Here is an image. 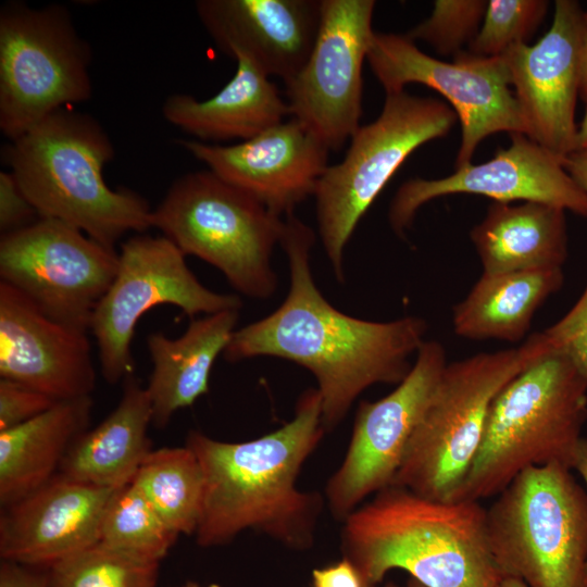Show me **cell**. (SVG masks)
I'll list each match as a JSON object with an SVG mask.
<instances>
[{"mask_svg": "<svg viewBox=\"0 0 587 587\" xmlns=\"http://www.w3.org/2000/svg\"><path fill=\"white\" fill-rule=\"evenodd\" d=\"M315 233L294 213L285 216L279 246L289 289L267 316L236 329L223 353L228 362L257 357L291 361L311 372L322 398L323 424L334 429L355 399L376 384L401 383L410 358L425 341L417 316L375 322L348 315L325 299L311 268Z\"/></svg>", "mask_w": 587, "mask_h": 587, "instance_id": "obj_1", "label": "cell"}, {"mask_svg": "<svg viewBox=\"0 0 587 587\" xmlns=\"http://www.w3.org/2000/svg\"><path fill=\"white\" fill-rule=\"evenodd\" d=\"M325 432L316 388L302 392L292 420L259 438L228 442L190 430L185 446L204 476L197 544L221 546L253 529L294 549L310 548L323 499L299 490L297 478Z\"/></svg>", "mask_w": 587, "mask_h": 587, "instance_id": "obj_2", "label": "cell"}, {"mask_svg": "<svg viewBox=\"0 0 587 587\" xmlns=\"http://www.w3.org/2000/svg\"><path fill=\"white\" fill-rule=\"evenodd\" d=\"M344 555L366 587L403 570L425 587H497L479 501H441L390 485L344 520Z\"/></svg>", "mask_w": 587, "mask_h": 587, "instance_id": "obj_3", "label": "cell"}, {"mask_svg": "<svg viewBox=\"0 0 587 587\" xmlns=\"http://www.w3.org/2000/svg\"><path fill=\"white\" fill-rule=\"evenodd\" d=\"M10 141L4 161L40 218L65 223L110 248L128 232L152 227L153 209L142 196L105 183L103 168L115 150L90 114L60 109Z\"/></svg>", "mask_w": 587, "mask_h": 587, "instance_id": "obj_4", "label": "cell"}, {"mask_svg": "<svg viewBox=\"0 0 587 587\" xmlns=\"http://www.w3.org/2000/svg\"><path fill=\"white\" fill-rule=\"evenodd\" d=\"M586 421L587 379L550 347L492 401L477 452L451 501L497 496L532 466L561 463L573 470Z\"/></svg>", "mask_w": 587, "mask_h": 587, "instance_id": "obj_5", "label": "cell"}, {"mask_svg": "<svg viewBox=\"0 0 587 587\" xmlns=\"http://www.w3.org/2000/svg\"><path fill=\"white\" fill-rule=\"evenodd\" d=\"M544 333L517 348L448 363L407 446L391 485L451 501L479 447L498 394L550 348Z\"/></svg>", "mask_w": 587, "mask_h": 587, "instance_id": "obj_6", "label": "cell"}, {"mask_svg": "<svg viewBox=\"0 0 587 587\" xmlns=\"http://www.w3.org/2000/svg\"><path fill=\"white\" fill-rule=\"evenodd\" d=\"M561 463L520 473L486 509L503 577L527 587H586L587 490Z\"/></svg>", "mask_w": 587, "mask_h": 587, "instance_id": "obj_7", "label": "cell"}, {"mask_svg": "<svg viewBox=\"0 0 587 587\" xmlns=\"http://www.w3.org/2000/svg\"><path fill=\"white\" fill-rule=\"evenodd\" d=\"M285 220L210 170L176 178L153 209L152 227L185 255L216 267L239 294L271 298L278 279L272 267Z\"/></svg>", "mask_w": 587, "mask_h": 587, "instance_id": "obj_8", "label": "cell"}, {"mask_svg": "<svg viewBox=\"0 0 587 587\" xmlns=\"http://www.w3.org/2000/svg\"><path fill=\"white\" fill-rule=\"evenodd\" d=\"M458 116L446 102L405 90L386 93L375 121L361 125L341 162L329 165L315 192L319 235L336 278L344 283L345 250L360 220L408 157L447 136Z\"/></svg>", "mask_w": 587, "mask_h": 587, "instance_id": "obj_9", "label": "cell"}, {"mask_svg": "<svg viewBox=\"0 0 587 587\" xmlns=\"http://www.w3.org/2000/svg\"><path fill=\"white\" fill-rule=\"evenodd\" d=\"M91 48L67 8L10 2L0 10V129L14 140L92 96Z\"/></svg>", "mask_w": 587, "mask_h": 587, "instance_id": "obj_10", "label": "cell"}, {"mask_svg": "<svg viewBox=\"0 0 587 587\" xmlns=\"http://www.w3.org/2000/svg\"><path fill=\"white\" fill-rule=\"evenodd\" d=\"M185 257L164 236L141 233L121 245L116 274L89 325L107 383L123 382L134 373L132 340L138 321L152 308L172 304L191 319L241 309L237 295L207 288L188 267Z\"/></svg>", "mask_w": 587, "mask_h": 587, "instance_id": "obj_11", "label": "cell"}, {"mask_svg": "<svg viewBox=\"0 0 587 587\" xmlns=\"http://www.w3.org/2000/svg\"><path fill=\"white\" fill-rule=\"evenodd\" d=\"M366 60L385 93L421 84L449 102L461 124L455 168L472 163L475 150L490 135H525L502 57H482L464 50L447 62L423 52L405 35L375 32Z\"/></svg>", "mask_w": 587, "mask_h": 587, "instance_id": "obj_12", "label": "cell"}, {"mask_svg": "<svg viewBox=\"0 0 587 587\" xmlns=\"http://www.w3.org/2000/svg\"><path fill=\"white\" fill-rule=\"evenodd\" d=\"M118 252L51 218L1 235V282L45 314L88 330L92 313L116 274Z\"/></svg>", "mask_w": 587, "mask_h": 587, "instance_id": "obj_13", "label": "cell"}, {"mask_svg": "<svg viewBox=\"0 0 587 587\" xmlns=\"http://www.w3.org/2000/svg\"><path fill=\"white\" fill-rule=\"evenodd\" d=\"M374 0H322L308 61L285 83L289 114L328 150L351 139L362 113V66L374 35Z\"/></svg>", "mask_w": 587, "mask_h": 587, "instance_id": "obj_14", "label": "cell"}, {"mask_svg": "<svg viewBox=\"0 0 587 587\" xmlns=\"http://www.w3.org/2000/svg\"><path fill=\"white\" fill-rule=\"evenodd\" d=\"M445 347L424 341L407 377L387 396L362 401L347 453L326 484L333 515L344 520L370 495L390 486L411 435L447 366Z\"/></svg>", "mask_w": 587, "mask_h": 587, "instance_id": "obj_15", "label": "cell"}, {"mask_svg": "<svg viewBox=\"0 0 587 587\" xmlns=\"http://www.w3.org/2000/svg\"><path fill=\"white\" fill-rule=\"evenodd\" d=\"M510 140L508 148L484 163H470L441 178L404 182L388 211L394 232L403 235L421 207L455 193L484 196L495 202H541L587 217V193L566 171L564 159L524 134H511Z\"/></svg>", "mask_w": 587, "mask_h": 587, "instance_id": "obj_16", "label": "cell"}, {"mask_svg": "<svg viewBox=\"0 0 587 587\" xmlns=\"http://www.w3.org/2000/svg\"><path fill=\"white\" fill-rule=\"evenodd\" d=\"M583 12L576 0H557L547 33L536 43L516 45L501 55L525 135L564 160L576 150Z\"/></svg>", "mask_w": 587, "mask_h": 587, "instance_id": "obj_17", "label": "cell"}, {"mask_svg": "<svg viewBox=\"0 0 587 587\" xmlns=\"http://www.w3.org/2000/svg\"><path fill=\"white\" fill-rule=\"evenodd\" d=\"M178 143L278 216L294 213L299 203L314 196L329 166L328 148L294 117L235 145L186 139Z\"/></svg>", "mask_w": 587, "mask_h": 587, "instance_id": "obj_18", "label": "cell"}, {"mask_svg": "<svg viewBox=\"0 0 587 587\" xmlns=\"http://www.w3.org/2000/svg\"><path fill=\"white\" fill-rule=\"evenodd\" d=\"M0 376L55 401L91 396L96 370L87 330L51 319L0 282Z\"/></svg>", "mask_w": 587, "mask_h": 587, "instance_id": "obj_19", "label": "cell"}, {"mask_svg": "<svg viewBox=\"0 0 587 587\" xmlns=\"http://www.w3.org/2000/svg\"><path fill=\"white\" fill-rule=\"evenodd\" d=\"M117 489L57 474L40 488L2 507L1 560L50 567L99 542L104 510Z\"/></svg>", "mask_w": 587, "mask_h": 587, "instance_id": "obj_20", "label": "cell"}, {"mask_svg": "<svg viewBox=\"0 0 587 587\" xmlns=\"http://www.w3.org/2000/svg\"><path fill=\"white\" fill-rule=\"evenodd\" d=\"M197 15L218 49L288 82L308 61L322 0H199Z\"/></svg>", "mask_w": 587, "mask_h": 587, "instance_id": "obj_21", "label": "cell"}, {"mask_svg": "<svg viewBox=\"0 0 587 587\" xmlns=\"http://www.w3.org/2000/svg\"><path fill=\"white\" fill-rule=\"evenodd\" d=\"M239 311L224 310L191 319L175 339L162 332L148 335L152 370L146 388L152 425L165 427L175 412L191 407L208 392L210 373L236 330Z\"/></svg>", "mask_w": 587, "mask_h": 587, "instance_id": "obj_22", "label": "cell"}, {"mask_svg": "<svg viewBox=\"0 0 587 587\" xmlns=\"http://www.w3.org/2000/svg\"><path fill=\"white\" fill-rule=\"evenodd\" d=\"M234 77L213 97L174 93L162 105L164 118L199 139H250L289 114L277 86L249 59L238 55Z\"/></svg>", "mask_w": 587, "mask_h": 587, "instance_id": "obj_23", "label": "cell"}, {"mask_svg": "<svg viewBox=\"0 0 587 587\" xmlns=\"http://www.w3.org/2000/svg\"><path fill=\"white\" fill-rule=\"evenodd\" d=\"M152 407L147 388L135 373L123 379L122 397L96 427L73 442L60 475L98 487L121 488L134 479L151 451L148 437Z\"/></svg>", "mask_w": 587, "mask_h": 587, "instance_id": "obj_24", "label": "cell"}, {"mask_svg": "<svg viewBox=\"0 0 587 587\" xmlns=\"http://www.w3.org/2000/svg\"><path fill=\"white\" fill-rule=\"evenodd\" d=\"M565 213L541 202L494 201L470 233L483 273L563 267L569 250Z\"/></svg>", "mask_w": 587, "mask_h": 587, "instance_id": "obj_25", "label": "cell"}, {"mask_svg": "<svg viewBox=\"0 0 587 587\" xmlns=\"http://www.w3.org/2000/svg\"><path fill=\"white\" fill-rule=\"evenodd\" d=\"M91 396L57 401L50 409L0 432V504L7 507L52 479L73 442L88 429Z\"/></svg>", "mask_w": 587, "mask_h": 587, "instance_id": "obj_26", "label": "cell"}, {"mask_svg": "<svg viewBox=\"0 0 587 587\" xmlns=\"http://www.w3.org/2000/svg\"><path fill=\"white\" fill-rule=\"evenodd\" d=\"M564 283L562 267L508 273H483L453 309L459 337L520 341L529 330L538 308Z\"/></svg>", "mask_w": 587, "mask_h": 587, "instance_id": "obj_27", "label": "cell"}, {"mask_svg": "<svg viewBox=\"0 0 587 587\" xmlns=\"http://www.w3.org/2000/svg\"><path fill=\"white\" fill-rule=\"evenodd\" d=\"M174 533L193 535L202 510L204 476L186 446L151 450L132 480Z\"/></svg>", "mask_w": 587, "mask_h": 587, "instance_id": "obj_28", "label": "cell"}, {"mask_svg": "<svg viewBox=\"0 0 587 587\" xmlns=\"http://www.w3.org/2000/svg\"><path fill=\"white\" fill-rule=\"evenodd\" d=\"M177 538L137 486L129 483L110 499L102 516L99 542L135 558L160 563Z\"/></svg>", "mask_w": 587, "mask_h": 587, "instance_id": "obj_29", "label": "cell"}, {"mask_svg": "<svg viewBox=\"0 0 587 587\" xmlns=\"http://www.w3.org/2000/svg\"><path fill=\"white\" fill-rule=\"evenodd\" d=\"M159 566L97 542L48 567L49 587H157Z\"/></svg>", "mask_w": 587, "mask_h": 587, "instance_id": "obj_30", "label": "cell"}, {"mask_svg": "<svg viewBox=\"0 0 587 587\" xmlns=\"http://www.w3.org/2000/svg\"><path fill=\"white\" fill-rule=\"evenodd\" d=\"M549 10L546 0H487V9L467 51L501 57L516 45L528 43Z\"/></svg>", "mask_w": 587, "mask_h": 587, "instance_id": "obj_31", "label": "cell"}, {"mask_svg": "<svg viewBox=\"0 0 587 587\" xmlns=\"http://www.w3.org/2000/svg\"><path fill=\"white\" fill-rule=\"evenodd\" d=\"M486 9L487 0H436L429 16L404 35L438 54L454 57L477 35Z\"/></svg>", "mask_w": 587, "mask_h": 587, "instance_id": "obj_32", "label": "cell"}, {"mask_svg": "<svg viewBox=\"0 0 587 587\" xmlns=\"http://www.w3.org/2000/svg\"><path fill=\"white\" fill-rule=\"evenodd\" d=\"M542 333L587 379V286L573 308Z\"/></svg>", "mask_w": 587, "mask_h": 587, "instance_id": "obj_33", "label": "cell"}, {"mask_svg": "<svg viewBox=\"0 0 587 587\" xmlns=\"http://www.w3.org/2000/svg\"><path fill=\"white\" fill-rule=\"evenodd\" d=\"M57 401L25 385L0 379V432L21 425L50 409Z\"/></svg>", "mask_w": 587, "mask_h": 587, "instance_id": "obj_34", "label": "cell"}, {"mask_svg": "<svg viewBox=\"0 0 587 587\" xmlns=\"http://www.w3.org/2000/svg\"><path fill=\"white\" fill-rule=\"evenodd\" d=\"M39 218L35 208L10 171L0 172V232L9 234Z\"/></svg>", "mask_w": 587, "mask_h": 587, "instance_id": "obj_35", "label": "cell"}, {"mask_svg": "<svg viewBox=\"0 0 587 587\" xmlns=\"http://www.w3.org/2000/svg\"><path fill=\"white\" fill-rule=\"evenodd\" d=\"M0 587H49L48 567L1 560Z\"/></svg>", "mask_w": 587, "mask_h": 587, "instance_id": "obj_36", "label": "cell"}, {"mask_svg": "<svg viewBox=\"0 0 587 587\" xmlns=\"http://www.w3.org/2000/svg\"><path fill=\"white\" fill-rule=\"evenodd\" d=\"M314 587H366L357 567L346 558L340 562L313 571Z\"/></svg>", "mask_w": 587, "mask_h": 587, "instance_id": "obj_37", "label": "cell"}, {"mask_svg": "<svg viewBox=\"0 0 587 587\" xmlns=\"http://www.w3.org/2000/svg\"><path fill=\"white\" fill-rule=\"evenodd\" d=\"M564 166L576 184L587 193V150H576L564 160Z\"/></svg>", "mask_w": 587, "mask_h": 587, "instance_id": "obj_38", "label": "cell"}, {"mask_svg": "<svg viewBox=\"0 0 587 587\" xmlns=\"http://www.w3.org/2000/svg\"><path fill=\"white\" fill-rule=\"evenodd\" d=\"M579 98L587 105V11L583 12V38L580 48V90Z\"/></svg>", "mask_w": 587, "mask_h": 587, "instance_id": "obj_39", "label": "cell"}, {"mask_svg": "<svg viewBox=\"0 0 587 587\" xmlns=\"http://www.w3.org/2000/svg\"><path fill=\"white\" fill-rule=\"evenodd\" d=\"M573 470L583 478L587 487V438H583L577 449L576 457L573 464ZM586 587H587V574H586Z\"/></svg>", "mask_w": 587, "mask_h": 587, "instance_id": "obj_40", "label": "cell"}, {"mask_svg": "<svg viewBox=\"0 0 587 587\" xmlns=\"http://www.w3.org/2000/svg\"><path fill=\"white\" fill-rule=\"evenodd\" d=\"M576 150H587V108L582 122L577 125Z\"/></svg>", "mask_w": 587, "mask_h": 587, "instance_id": "obj_41", "label": "cell"}, {"mask_svg": "<svg viewBox=\"0 0 587 587\" xmlns=\"http://www.w3.org/2000/svg\"><path fill=\"white\" fill-rule=\"evenodd\" d=\"M497 587H527L523 582L513 577H504Z\"/></svg>", "mask_w": 587, "mask_h": 587, "instance_id": "obj_42", "label": "cell"}, {"mask_svg": "<svg viewBox=\"0 0 587 587\" xmlns=\"http://www.w3.org/2000/svg\"><path fill=\"white\" fill-rule=\"evenodd\" d=\"M407 587H425L424 585H422L420 582H417L416 579L410 577L408 579V583H407Z\"/></svg>", "mask_w": 587, "mask_h": 587, "instance_id": "obj_43", "label": "cell"}, {"mask_svg": "<svg viewBox=\"0 0 587 587\" xmlns=\"http://www.w3.org/2000/svg\"><path fill=\"white\" fill-rule=\"evenodd\" d=\"M183 587H200V586H199L198 584H195V583H188V584H186V585L183 586ZM208 587H221V586L217 585V584H211V585H209Z\"/></svg>", "mask_w": 587, "mask_h": 587, "instance_id": "obj_44", "label": "cell"}, {"mask_svg": "<svg viewBox=\"0 0 587 587\" xmlns=\"http://www.w3.org/2000/svg\"><path fill=\"white\" fill-rule=\"evenodd\" d=\"M372 587H377V586H372ZM384 587H398V586H396L395 584H387V585L384 586Z\"/></svg>", "mask_w": 587, "mask_h": 587, "instance_id": "obj_45", "label": "cell"}]
</instances>
